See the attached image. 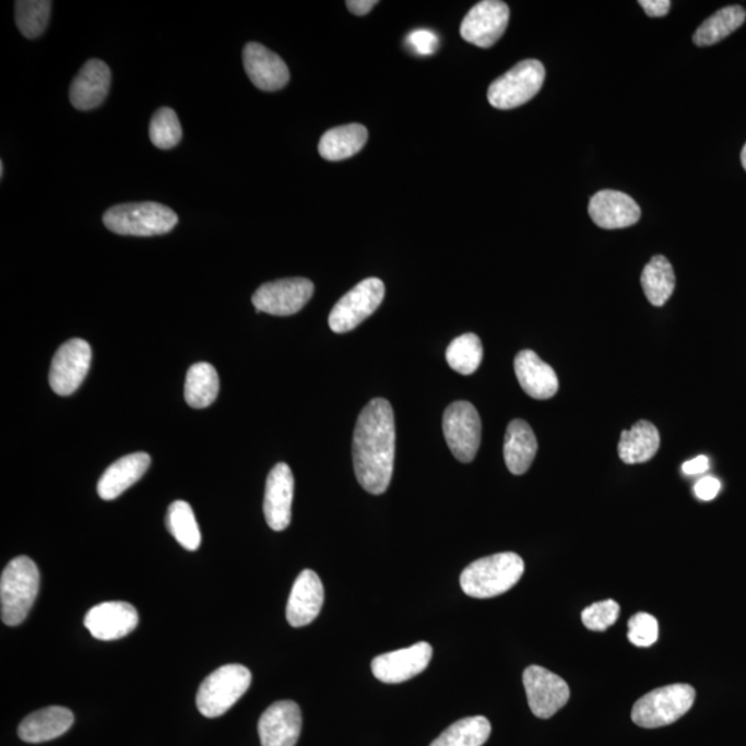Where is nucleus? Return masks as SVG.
<instances>
[{
  "label": "nucleus",
  "instance_id": "1",
  "mask_svg": "<svg viewBox=\"0 0 746 746\" xmlns=\"http://www.w3.org/2000/svg\"><path fill=\"white\" fill-rule=\"evenodd\" d=\"M394 458V412L388 400L375 399L359 414L353 438L354 471L365 492H388Z\"/></svg>",
  "mask_w": 746,
  "mask_h": 746
},
{
  "label": "nucleus",
  "instance_id": "2",
  "mask_svg": "<svg viewBox=\"0 0 746 746\" xmlns=\"http://www.w3.org/2000/svg\"><path fill=\"white\" fill-rule=\"evenodd\" d=\"M524 568L523 558L513 552L478 558L464 568L461 576L462 591L474 599L500 596L520 581Z\"/></svg>",
  "mask_w": 746,
  "mask_h": 746
},
{
  "label": "nucleus",
  "instance_id": "3",
  "mask_svg": "<svg viewBox=\"0 0 746 746\" xmlns=\"http://www.w3.org/2000/svg\"><path fill=\"white\" fill-rule=\"evenodd\" d=\"M39 570L27 556L10 561L0 578L2 620L9 626L23 624L39 592Z\"/></svg>",
  "mask_w": 746,
  "mask_h": 746
},
{
  "label": "nucleus",
  "instance_id": "4",
  "mask_svg": "<svg viewBox=\"0 0 746 746\" xmlns=\"http://www.w3.org/2000/svg\"><path fill=\"white\" fill-rule=\"evenodd\" d=\"M103 222L119 236L155 237L170 233L179 217L162 203L132 202L108 209Z\"/></svg>",
  "mask_w": 746,
  "mask_h": 746
},
{
  "label": "nucleus",
  "instance_id": "5",
  "mask_svg": "<svg viewBox=\"0 0 746 746\" xmlns=\"http://www.w3.org/2000/svg\"><path fill=\"white\" fill-rule=\"evenodd\" d=\"M252 683L247 666L229 664L218 667L202 682L197 694V708L203 717L215 719L232 709Z\"/></svg>",
  "mask_w": 746,
  "mask_h": 746
},
{
  "label": "nucleus",
  "instance_id": "6",
  "mask_svg": "<svg viewBox=\"0 0 746 746\" xmlns=\"http://www.w3.org/2000/svg\"><path fill=\"white\" fill-rule=\"evenodd\" d=\"M694 701L696 690L685 683L656 688L635 703L632 720L643 729L670 726L690 711Z\"/></svg>",
  "mask_w": 746,
  "mask_h": 746
},
{
  "label": "nucleus",
  "instance_id": "7",
  "mask_svg": "<svg viewBox=\"0 0 746 746\" xmlns=\"http://www.w3.org/2000/svg\"><path fill=\"white\" fill-rule=\"evenodd\" d=\"M546 71L538 60H524L488 88V102L494 108L513 109L529 103L544 86Z\"/></svg>",
  "mask_w": 746,
  "mask_h": 746
},
{
  "label": "nucleus",
  "instance_id": "8",
  "mask_svg": "<svg viewBox=\"0 0 746 746\" xmlns=\"http://www.w3.org/2000/svg\"><path fill=\"white\" fill-rule=\"evenodd\" d=\"M386 288L379 279H367L347 292L333 307L330 327L335 333H346L372 316L382 305Z\"/></svg>",
  "mask_w": 746,
  "mask_h": 746
},
{
  "label": "nucleus",
  "instance_id": "9",
  "mask_svg": "<svg viewBox=\"0 0 746 746\" xmlns=\"http://www.w3.org/2000/svg\"><path fill=\"white\" fill-rule=\"evenodd\" d=\"M442 430L453 457L463 463L472 462L482 442V419L467 401L451 404L442 417Z\"/></svg>",
  "mask_w": 746,
  "mask_h": 746
},
{
  "label": "nucleus",
  "instance_id": "10",
  "mask_svg": "<svg viewBox=\"0 0 746 746\" xmlns=\"http://www.w3.org/2000/svg\"><path fill=\"white\" fill-rule=\"evenodd\" d=\"M315 294V284L306 279H286L268 283L254 292L252 303L256 311L276 317L299 312Z\"/></svg>",
  "mask_w": 746,
  "mask_h": 746
},
{
  "label": "nucleus",
  "instance_id": "11",
  "mask_svg": "<svg viewBox=\"0 0 746 746\" xmlns=\"http://www.w3.org/2000/svg\"><path fill=\"white\" fill-rule=\"evenodd\" d=\"M523 683L532 713L540 719H549L567 706L570 687L556 673L538 665L526 667Z\"/></svg>",
  "mask_w": 746,
  "mask_h": 746
},
{
  "label": "nucleus",
  "instance_id": "12",
  "mask_svg": "<svg viewBox=\"0 0 746 746\" xmlns=\"http://www.w3.org/2000/svg\"><path fill=\"white\" fill-rule=\"evenodd\" d=\"M92 364V348L83 339H71L57 350L49 382L59 395L74 394L85 380Z\"/></svg>",
  "mask_w": 746,
  "mask_h": 746
},
{
  "label": "nucleus",
  "instance_id": "13",
  "mask_svg": "<svg viewBox=\"0 0 746 746\" xmlns=\"http://www.w3.org/2000/svg\"><path fill=\"white\" fill-rule=\"evenodd\" d=\"M510 10L500 0H483L471 9L461 25L462 38L477 48H492L502 38L509 24Z\"/></svg>",
  "mask_w": 746,
  "mask_h": 746
},
{
  "label": "nucleus",
  "instance_id": "14",
  "mask_svg": "<svg viewBox=\"0 0 746 746\" xmlns=\"http://www.w3.org/2000/svg\"><path fill=\"white\" fill-rule=\"evenodd\" d=\"M433 649L426 641L377 656L370 664L378 680L399 685L414 679L429 666Z\"/></svg>",
  "mask_w": 746,
  "mask_h": 746
},
{
  "label": "nucleus",
  "instance_id": "15",
  "mask_svg": "<svg viewBox=\"0 0 746 746\" xmlns=\"http://www.w3.org/2000/svg\"><path fill=\"white\" fill-rule=\"evenodd\" d=\"M295 478L286 463L275 464L265 483L264 516L271 530L284 531L292 520Z\"/></svg>",
  "mask_w": 746,
  "mask_h": 746
},
{
  "label": "nucleus",
  "instance_id": "16",
  "mask_svg": "<svg viewBox=\"0 0 746 746\" xmlns=\"http://www.w3.org/2000/svg\"><path fill=\"white\" fill-rule=\"evenodd\" d=\"M301 711L294 701H279L259 719L262 746H296L301 732Z\"/></svg>",
  "mask_w": 746,
  "mask_h": 746
},
{
  "label": "nucleus",
  "instance_id": "17",
  "mask_svg": "<svg viewBox=\"0 0 746 746\" xmlns=\"http://www.w3.org/2000/svg\"><path fill=\"white\" fill-rule=\"evenodd\" d=\"M139 625V614L132 604L107 602L95 605L85 617V626L97 640H118L132 633Z\"/></svg>",
  "mask_w": 746,
  "mask_h": 746
},
{
  "label": "nucleus",
  "instance_id": "18",
  "mask_svg": "<svg viewBox=\"0 0 746 746\" xmlns=\"http://www.w3.org/2000/svg\"><path fill=\"white\" fill-rule=\"evenodd\" d=\"M242 57L249 80L260 91H281L289 82L288 66L265 46L250 42L245 46Z\"/></svg>",
  "mask_w": 746,
  "mask_h": 746
},
{
  "label": "nucleus",
  "instance_id": "19",
  "mask_svg": "<svg viewBox=\"0 0 746 746\" xmlns=\"http://www.w3.org/2000/svg\"><path fill=\"white\" fill-rule=\"evenodd\" d=\"M589 215L594 224L605 229L633 226L641 217V209L632 197L620 191L603 190L589 202Z\"/></svg>",
  "mask_w": 746,
  "mask_h": 746
},
{
  "label": "nucleus",
  "instance_id": "20",
  "mask_svg": "<svg viewBox=\"0 0 746 746\" xmlns=\"http://www.w3.org/2000/svg\"><path fill=\"white\" fill-rule=\"evenodd\" d=\"M323 587L315 571L305 570L297 577L286 605V619L294 628L310 625L321 613Z\"/></svg>",
  "mask_w": 746,
  "mask_h": 746
},
{
  "label": "nucleus",
  "instance_id": "21",
  "mask_svg": "<svg viewBox=\"0 0 746 746\" xmlns=\"http://www.w3.org/2000/svg\"><path fill=\"white\" fill-rule=\"evenodd\" d=\"M109 86H111V70L106 62L97 59L88 60L71 83V104L81 111L97 108L106 100Z\"/></svg>",
  "mask_w": 746,
  "mask_h": 746
},
{
  "label": "nucleus",
  "instance_id": "22",
  "mask_svg": "<svg viewBox=\"0 0 746 746\" xmlns=\"http://www.w3.org/2000/svg\"><path fill=\"white\" fill-rule=\"evenodd\" d=\"M516 377L521 388L530 398L549 400L555 398L558 390V379L555 369L538 357L532 350H523L514 359Z\"/></svg>",
  "mask_w": 746,
  "mask_h": 746
},
{
  "label": "nucleus",
  "instance_id": "23",
  "mask_svg": "<svg viewBox=\"0 0 746 746\" xmlns=\"http://www.w3.org/2000/svg\"><path fill=\"white\" fill-rule=\"evenodd\" d=\"M149 453L135 452L115 462L104 472L97 484V494L104 500H114L138 483L149 471Z\"/></svg>",
  "mask_w": 746,
  "mask_h": 746
},
{
  "label": "nucleus",
  "instance_id": "24",
  "mask_svg": "<svg viewBox=\"0 0 746 746\" xmlns=\"http://www.w3.org/2000/svg\"><path fill=\"white\" fill-rule=\"evenodd\" d=\"M74 713L64 707H49L28 714L19 727L20 738L29 744L61 737L74 724Z\"/></svg>",
  "mask_w": 746,
  "mask_h": 746
},
{
  "label": "nucleus",
  "instance_id": "25",
  "mask_svg": "<svg viewBox=\"0 0 746 746\" xmlns=\"http://www.w3.org/2000/svg\"><path fill=\"white\" fill-rule=\"evenodd\" d=\"M538 452V441L526 422H510L506 430L504 457L511 474L521 476L531 467Z\"/></svg>",
  "mask_w": 746,
  "mask_h": 746
},
{
  "label": "nucleus",
  "instance_id": "26",
  "mask_svg": "<svg viewBox=\"0 0 746 746\" xmlns=\"http://www.w3.org/2000/svg\"><path fill=\"white\" fill-rule=\"evenodd\" d=\"M660 433L650 422L640 421L632 429L624 430L618 446L619 458L626 464L649 462L659 452Z\"/></svg>",
  "mask_w": 746,
  "mask_h": 746
},
{
  "label": "nucleus",
  "instance_id": "27",
  "mask_svg": "<svg viewBox=\"0 0 746 746\" xmlns=\"http://www.w3.org/2000/svg\"><path fill=\"white\" fill-rule=\"evenodd\" d=\"M368 130L363 125L352 123L328 130L322 135L318 151L323 159L338 162L356 155L367 144Z\"/></svg>",
  "mask_w": 746,
  "mask_h": 746
},
{
  "label": "nucleus",
  "instance_id": "28",
  "mask_svg": "<svg viewBox=\"0 0 746 746\" xmlns=\"http://www.w3.org/2000/svg\"><path fill=\"white\" fill-rule=\"evenodd\" d=\"M641 286L652 306H664L671 299L676 286V276L665 256H654L647 263L641 274Z\"/></svg>",
  "mask_w": 746,
  "mask_h": 746
},
{
  "label": "nucleus",
  "instance_id": "29",
  "mask_svg": "<svg viewBox=\"0 0 746 746\" xmlns=\"http://www.w3.org/2000/svg\"><path fill=\"white\" fill-rule=\"evenodd\" d=\"M218 375L213 365L198 363L187 372L185 395L191 408L202 410L215 403L218 394Z\"/></svg>",
  "mask_w": 746,
  "mask_h": 746
},
{
  "label": "nucleus",
  "instance_id": "30",
  "mask_svg": "<svg viewBox=\"0 0 746 746\" xmlns=\"http://www.w3.org/2000/svg\"><path fill=\"white\" fill-rule=\"evenodd\" d=\"M492 735V723L484 717L458 720L430 746H483Z\"/></svg>",
  "mask_w": 746,
  "mask_h": 746
},
{
  "label": "nucleus",
  "instance_id": "31",
  "mask_svg": "<svg viewBox=\"0 0 746 746\" xmlns=\"http://www.w3.org/2000/svg\"><path fill=\"white\" fill-rule=\"evenodd\" d=\"M746 12L741 7H727L719 10L712 17L694 34V44L697 46H712L718 42L727 38L730 34L737 31L745 23Z\"/></svg>",
  "mask_w": 746,
  "mask_h": 746
},
{
  "label": "nucleus",
  "instance_id": "32",
  "mask_svg": "<svg viewBox=\"0 0 746 746\" xmlns=\"http://www.w3.org/2000/svg\"><path fill=\"white\" fill-rule=\"evenodd\" d=\"M168 529L185 549L194 552L200 547V526H198L194 511L185 500H176L169 506Z\"/></svg>",
  "mask_w": 746,
  "mask_h": 746
},
{
  "label": "nucleus",
  "instance_id": "33",
  "mask_svg": "<svg viewBox=\"0 0 746 746\" xmlns=\"http://www.w3.org/2000/svg\"><path fill=\"white\" fill-rule=\"evenodd\" d=\"M484 350L482 341L474 333L455 339L447 348V363L455 372L472 375L482 365Z\"/></svg>",
  "mask_w": 746,
  "mask_h": 746
},
{
  "label": "nucleus",
  "instance_id": "34",
  "mask_svg": "<svg viewBox=\"0 0 746 746\" xmlns=\"http://www.w3.org/2000/svg\"><path fill=\"white\" fill-rule=\"evenodd\" d=\"M51 2L49 0H19L15 2V24L28 39L38 38L48 28Z\"/></svg>",
  "mask_w": 746,
  "mask_h": 746
},
{
  "label": "nucleus",
  "instance_id": "35",
  "mask_svg": "<svg viewBox=\"0 0 746 746\" xmlns=\"http://www.w3.org/2000/svg\"><path fill=\"white\" fill-rule=\"evenodd\" d=\"M182 129L177 114L171 108H159L150 123L151 142L161 150H170L180 143Z\"/></svg>",
  "mask_w": 746,
  "mask_h": 746
},
{
  "label": "nucleus",
  "instance_id": "36",
  "mask_svg": "<svg viewBox=\"0 0 746 746\" xmlns=\"http://www.w3.org/2000/svg\"><path fill=\"white\" fill-rule=\"evenodd\" d=\"M619 604L614 600H604V602L589 605L582 612V623L589 630H596V632H604L617 623L619 617Z\"/></svg>",
  "mask_w": 746,
  "mask_h": 746
},
{
  "label": "nucleus",
  "instance_id": "37",
  "mask_svg": "<svg viewBox=\"0 0 746 746\" xmlns=\"http://www.w3.org/2000/svg\"><path fill=\"white\" fill-rule=\"evenodd\" d=\"M628 628V639L636 647H651L659 640V620L650 614H635L629 619Z\"/></svg>",
  "mask_w": 746,
  "mask_h": 746
},
{
  "label": "nucleus",
  "instance_id": "38",
  "mask_svg": "<svg viewBox=\"0 0 746 746\" xmlns=\"http://www.w3.org/2000/svg\"><path fill=\"white\" fill-rule=\"evenodd\" d=\"M406 44L419 56L433 55L438 49L437 35L429 29L412 31L406 38Z\"/></svg>",
  "mask_w": 746,
  "mask_h": 746
},
{
  "label": "nucleus",
  "instance_id": "39",
  "mask_svg": "<svg viewBox=\"0 0 746 746\" xmlns=\"http://www.w3.org/2000/svg\"><path fill=\"white\" fill-rule=\"evenodd\" d=\"M720 488H722V484H720L718 478L707 476L699 479L696 487H694V494H696L698 499L712 500L718 497Z\"/></svg>",
  "mask_w": 746,
  "mask_h": 746
},
{
  "label": "nucleus",
  "instance_id": "40",
  "mask_svg": "<svg viewBox=\"0 0 746 746\" xmlns=\"http://www.w3.org/2000/svg\"><path fill=\"white\" fill-rule=\"evenodd\" d=\"M639 3L650 17H664L672 7L670 0H641Z\"/></svg>",
  "mask_w": 746,
  "mask_h": 746
},
{
  "label": "nucleus",
  "instance_id": "41",
  "mask_svg": "<svg viewBox=\"0 0 746 746\" xmlns=\"http://www.w3.org/2000/svg\"><path fill=\"white\" fill-rule=\"evenodd\" d=\"M683 473L687 476H696V474L706 473L709 469V459L707 457H697L691 459V461L683 464Z\"/></svg>",
  "mask_w": 746,
  "mask_h": 746
},
{
  "label": "nucleus",
  "instance_id": "42",
  "mask_svg": "<svg viewBox=\"0 0 746 746\" xmlns=\"http://www.w3.org/2000/svg\"><path fill=\"white\" fill-rule=\"evenodd\" d=\"M377 0H348L346 7L353 14L365 15L377 7Z\"/></svg>",
  "mask_w": 746,
  "mask_h": 746
},
{
  "label": "nucleus",
  "instance_id": "43",
  "mask_svg": "<svg viewBox=\"0 0 746 746\" xmlns=\"http://www.w3.org/2000/svg\"><path fill=\"white\" fill-rule=\"evenodd\" d=\"M741 162H743L744 169L746 170V144L744 145L743 153H741Z\"/></svg>",
  "mask_w": 746,
  "mask_h": 746
},
{
  "label": "nucleus",
  "instance_id": "44",
  "mask_svg": "<svg viewBox=\"0 0 746 746\" xmlns=\"http://www.w3.org/2000/svg\"><path fill=\"white\" fill-rule=\"evenodd\" d=\"M3 175H4V166H3V162H0V176L3 177Z\"/></svg>",
  "mask_w": 746,
  "mask_h": 746
}]
</instances>
